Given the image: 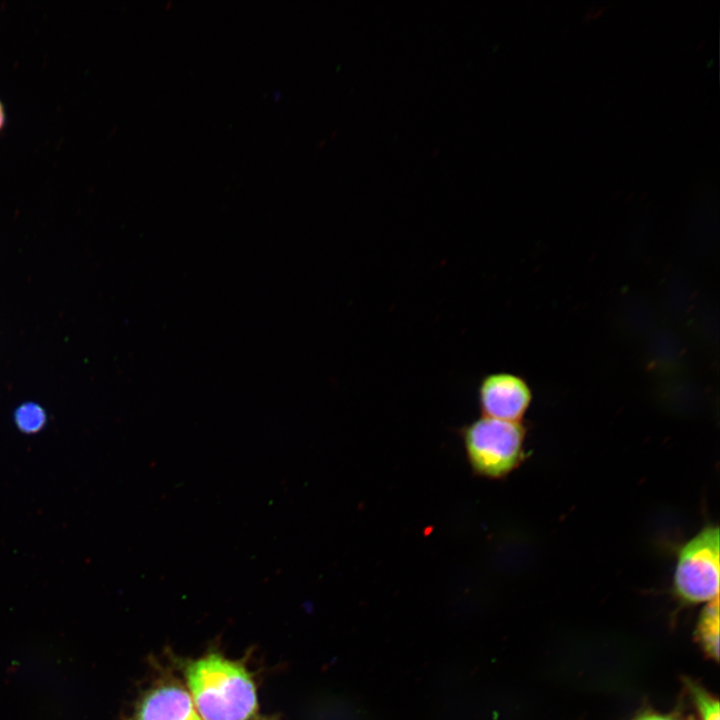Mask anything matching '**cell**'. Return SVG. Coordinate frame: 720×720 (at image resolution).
Instances as JSON below:
<instances>
[{"mask_svg":"<svg viewBox=\"0 0 720 720\" xmlns=\"http://www.w3.org/2000/svg\"><path fill=\"white\" fill-rule=\"evenodd\" d=\"M131 720H203L191 696L175 681L147 689L136 703Z\"/></svg>","mask_w":720,"mask_h":720,"instance_id":"obj_5","label":"cell"},{"mask_svg":"<svg viewBox=\"0 0 720 720\" xmlns=\"http://www.w3.org/2000/svg\"><path fill=\"white\" fill-rule=\"evenodd\" d=\"M3 123H4V110H3V106L0 102V129L3 125Z\"/></svg>","mask_w":720,"mask_h":720,"instance_id":"obj_10","label":"cell"},{"mask_svg":"<svg viewBox=\"0 0 720 720\" xmlns=\"http://www.w3.org/2000/svg\"><path fill=\"white\" fill-rule=\"evenodd\" d=\"M460 435L469 465L480 477L502 479L527 457L521 422L482 416L463 426Z\"/></svg>","mask_w":720,"mask_h":720,"instance_id":"obj_2","label":"cell"},{"mask_svg":"<svg viewBox=\"0 0 720 720\" xmlns=\"http://www.w3.org/2000/svg\"><path fill=\"white\" fill-rule=\"evenodd\" d=\"M719 527L709 524L678 551L673 593L685 605L719 598Z\"/></svg>","mask_w":720,"mask_h":720,"instance_id":"obj_3","label":"cell"},{"mask_svg":"<svg viewBox=\"0 0 720 720\" xmlns=\"http://www.w3.org/2000/svg\"><path fill=\"white\" fill-rule=\"evenodd\" d=\"M477 395L483 416L505 421L520 422L532 401L528 384L521 377L506 372L483 377Z\"/></svg>","mask_w":720,"mask_h":720,"instance_id":"obj_4","label":"cell"},{"mask_svg":"<svg viewBox=\"0 0 720 720\" xmlns=\"http://www.w3.org/2000/svg\"><path fill=\"white\" fill-rule=\"evenodd\" d=\"M14 420L20 431L32 434L43 428L47 416L45 410L39 404L26 402L15 410Z\"/></svg>","mask_w":720,"mask_h":720,"instance_id":"obj_8","label":"cell"},{"mask_svg":"<svg viewBox=\"0 0 720 720\" xmlns=\"http://www.w3.org/2000/svg\"><path fill=\"white\" fill-rule=\"evenodd\" d=\"M632 720H679L673 714H664L653 710H644Z\"/></svg>","mask_w":720,"mask_h":720,"instance_id":"obj_9","label":"cell"},{"mask_svg":"<svg viewBox=\"0 0 720 720\" xmlns=\"http://www.w3.org/2000/svg\"><path fill=\"white\" fill-rule=\"evenodd\" d=\"M695 639L705 655L719 659V598L705 604L695 628Z\"/></svg>","mask_w":720,"mask_h":720,"instance_id":"obj_6","label":"cell"},{"mask_svg":"<svg viewBox=\"0 0 720 720\" xmlns=\"http://www.w3.org/2000/svg\"><path fill=\"white\" fill-rule=\"evenodd\" d=\"M689 692L700 720H720L719 700L698 683L686 679Z\"/></svg>","mask_w":720,"mask_h":720,"instance_id":"obj_7","label":"cell"},{"mask_svg":"<svg viewBox=\"0 0 720 720\" xmlns=\"http://www.w3.org/2000/svg\"><path fill=\"white\" fill-rule=\"evenodd\" d=\"M184 676L203 720H265L253 676L240 661L211 652L189 661Z\"/></svg>","mask_w":720,"mask_h":720,"instance_id":"obj_1","label":"cell"},{"mask_svg":"<svg viewBox=\"0 0 720 720\" xmlns=\"http://www.w3.org/2000/svg\"><path fill=\"white\" fill-rule=\"evenodd\" d=\"M690 720H695V719L691 718Z\"/></svg>","mask_w":720,"mask_h":720,"instance_id":"obj_11","label":"cell"}]
</instances>
